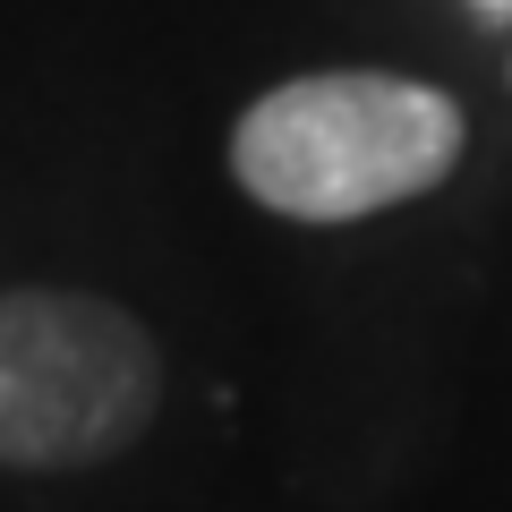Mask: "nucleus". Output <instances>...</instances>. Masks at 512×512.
<instances>
[{"label": "nucleus", "mask_w": 512, "mask_h": 512, "mask_svg": "<svg viewBox=\"0 0 512 512\" xmlns=\"http://www.w3.org/2000/svg\"><path fill=\"white\" fill-rule=\"evenodd\" d=\"M163 402L154 333L94 291H0V461L86 470L146 436Z\"/></svg>", "instance_id": "f03ea898"}, {"label": "nucleus", "mask_w": 512, "mask_h": 512, "mask_svg": "<svg viewBox=\"0 0 512 512\" xmlns=\"http://www.w3.org/2000/svg\"><path fill=\"white\" fill-rule=\"evenodd\" d=\"M461 137L453 94L384 69H325L239 111L231 180L282 222H367L453 180Z\"/></svg>", "instance_id": "f257e3e1"}, {"label": "nucleus", "mask_w": 512, "mask_h": 512, "mask_svg": "<svg viewBox=\"0 0 512 512\" xmlns=\"http://www.w3.org/2000/svg\"><path fill=\"white\" fill-rule=\"evenodd\" d=\"M478 9H495V18H504V9H512V0H478Z\"/></svg>", "instance_id": "7ed1b4c3"}]
</instances>
